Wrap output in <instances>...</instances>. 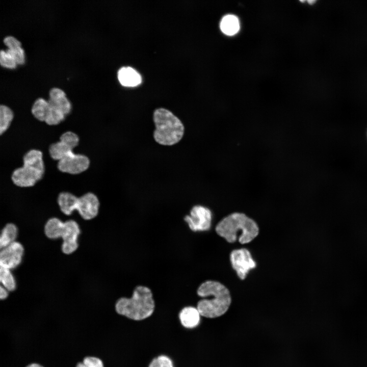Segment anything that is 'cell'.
Returning <instances> with one entry per match:
<instances>
[{"mask_svg":"<svg viewBox=\"0 0 367 367\" xmlns=\"http://www.w3.org/2000/svg\"><path fill=\"white\" fill-rule=\"evenodd\" d=\"M64 227V222L58 218L54 217L46 222L44 231L47 238L55 240L61 238Z\"/></svg>","mask_w":367,"mask_h":367,"instance_id":"obj_16","label":"cell"},{"mask_svg":"<svg viewBox=\"0 0 367 367\" xmlns=\"http://www.w3.org/2000/svg\"><path fill=\"white\" fill-rule=\"evenodd\" d=\"M48 152L52 159L58 161L74 153L71 148L60 141L51 144Z\"/></svg>","mask_w":367,"mask_h":367,"instance_id":"obj_17","label":"cell"},{"mask_svg":"<svg viewBox=\"0 0 367 367\" xmlns=\"http://www.w3.org/2000/svg\"><path fill=\"white\" fill-rule=\"evenodd\" d=\"M200 300L196 307L202 317L216 318L224 314L231 302L230 292L219 282L207 280L201 283L197 291Z\"/></svg>","mask_w":367,"mask_h":367,"instance_id":"obj_1","label":"cell"},{"mask_svg":"<svg viewBox=\"0 0 367 367\" xmlns=\"http://www.w3.org/2000/svg\"><path fill=\"white\" fill-rule=\"evenodd\" d=\"M220 26L221 31L228 36L234 35L240 30V22L238 17L231 14L222 18Z\"/></svg>","mask_w":367,"mask_h":367,"instance_id":"obj_18","label":"cell"},{"mask_svg":"<svg viewBox=\"0 0 367 367\" xmlns=\"http://www.w3.org/2000/svg\"><path fill=\"white\" fill-rule=\"evenodd\" d=\"M153 120L155 125L153 139L160 145H174L184 137L185 126L182 122L170 110L164 108L155 109Z\"/></svg>","mask_w":367,"mask_h":367,"instance_id":"obj_4","label":"cell"},{"mask_svg":"<svg viewBox=\"0 0 367 367\" xmlns=\"http://www.w3.org/2000/svg\"><path fill=\"white\" fill-rule=\"evenodd\" d=\"M8 291L2 285L0 286V299L2 300L6 299L9 296Z\"/></svg>","mask_w":367,"mask_h":367,"instance_id":"obj_30","label":"cell"},{"mask_svg":"<svg viewBox=\"0 0 367 367\" xmlns=\"http://www.w3.org/2000/svg\"><path fill=\"white\" fill-rule=\"evenodd\" d=\"M24 252L23 246L17 241L2 249L0 252L1 267L10 270L16 268L20 264Z\"/></svg>","mask_w":367,"mask_h":367,"instance_id":"obj_9","label":"cell"},{"mask_svg":"<svg viewBox=\"0 0 367 367\" xmlns=\"http://www.w3.org/2000/svg\"><path fill=\"white\" fill-rule=\"evenodd\" d=\"M25 367H44V366L40 363L34 362V363H30L27 364Z\"/></svg>","mask_w":367,"mask_h":367,"instance_id":"obj_31","label":"cell"},{"mask_svg":"<svg viewBox=\"0 0 367 367\" xmlns=\"http://www.w3.org/2000/svg\"><path fill=\"white\" fill-rule=\"evenodd\" d=\"M45 173V169L35 166L23 165L15 169L11 175L13 183L20 188H30L42 179Z\"/></svg>","mask_w":367,"mask_h":367,"instance_id":"obj_5","label":"cell"},{"mask_svg":"<svg viewBox=\"0 0 367 367\" xmlns=\"http://www.w3.org/2000/svg\"><path fill=\"white\" fill-rule=\"evenodd\" d=\"M100 202L97 196L88 192L78 197L77 211L81 217L85 220H90L98 215Z\"/></svg>","mask_w":367,"mask_h":367,"instance_id":"obj_10","label":"cell"},{"mask_svg":"<svg viewBox=\"0 0 367 367\" xmlns=\"http://www.w3.org/2000/svg\"><path fill=\"white\" fill-rule=\"evenodd\" d=\"M13 116V111L9 107L4 104L0 106V134L1 135L9 127Z\"/></svg>","mask_w":367,"mask_h":367,"instance_id":"obj_21","label":"cell"},{"mask_svg":"<svg viewBox=\"0 0 367 367\" xmlns=\"http://www.w3.org/2000/svg\"><path fill=\"white\" fill-rule=\"evenodd\" d=\"M48 103L49 109L44 122L50 126L58 125L64 120L65 115L57 108Z\"/></svg>","mask_w":367,"mask_h":367,"instance_id":"obj_23","label":"cell"},{"mask_svg":"<svg viewBox=\"0 0 367 367\" xmlns=\"http://www.w3.org/2000/svg\"><path fill=\"white\" fill-rule=\"evenodd\" d=\"M78 202V197L67 192H61L57 198L61 211L67 216L71 215L74 211H77Z\"/></svg>","mask_w":367,"mask_h":367,"instance_id":"obj_14","label":"cell"},{"mask_svg":"<svg viewBox=\"0 0 367 367\" xmlns=\"http://www.w3.org/2000/svg\"><path fill=\"white\" fill-rule=\"evenodd\" d=\"M118 78L121 85L133 87L140 84L142 81L140 74L130 66H123L118 71Z\"/></svg>","mask_w":367,"mask_h":367,"instance_id":"obj_13","label":"cell"},{"mask_svg":"<svg viewBox=\"0 0 367 367\" xmlns=\"http://www.w3.org/2000/svg\"><path fill=\"white\" fill-rule=\"evenodd\" d=\"M48 102L57 108L66 116L71 110V104L66 97L65 93L60 88L54 87L49 92Z\"/></svg>","mask_w":367,"mask_h":367,"instance_id":"obj_12","label":"cell"},{"mask_svg":"<svg viewBox=\"0 0 367 367\" xmlns=\"http://www.w3.org/2000/svg\"><path fill=\"white\" fill-rule=\"evenodd\" d=\"M147 367H174V365L171 358L162 354L153 358Z\"/></svg>","mask_w":367,"mask_h":367,"instance_id":"obj_25","label":"cell"},{"mask_svg":"<svg viewBox=\"0 0 367 367\" xmlns=\"http://www.w3.org/2000/svg\"><path fill=\"white\" fill-rule=\"evenodd\" d=\"M0 63L2 66L9 68H14L17 65L12 57L4 49L0 52Z\"/></svg>","mask_w":367,"mask_h":367,"instance_id":"obj_27","label":"cell"},{"mask_svg":"<svg viewBox=\"0 0 367 367\" xmlns=\"http://www.w3.org/2000/svg\"><path fill=\"white\" fill-rule=\"evenodd\" d=\"M10 270L1 267L0 282L2 285L9 292H13L16 290V282Z\"/></svg>","mask_w":367,"mask_h":367,"instance_id":"obj_22","label":"cell"},{"mask_svg":"<svg viewBox=\"0 0 367 367\" xmlns=\"http://www.w3.org/2000/svg\"><path fill=\"white\" fill-rule=\"evenodd\" d=\"M201 315L197 307H184L179 312L178 319L181 325L187 329L197 327L200 322Z\"/></svg>","mask_w":367,"mask_h":367,"instance_id":"obj_11","label":"cell"},{"mask_svg":"<svg viewBox=\"0 0 367 367\" xmlns=\"http://www.w3.org/2000/svg\"><path fill=\"white\" fill-rule=\"evenodd\" d=\"M81 233L80 226L77 223L73 220L64 222V227L62 235L63 243L78 244L77 239Z\"/></svg>","mask_w":367,"mask_h":367,"instance_id":"obj_15","label":"cell"},{"mask_svg":"<svg viewBox=\"0 0 367 367\" xmlns=\"http://www.w3.org/2000/svg\"><path fill=\"white\" fill-rule=\"evenodd\" d=\"M48 109V101L43 98H38L34 102L31 112L36 119L40 121L44 122Z\"/></svg>","mask_w":367,"mask_h":367,"instance_id":"obj_20","label":"cell"},{"mask_svg":"<svg viewBox=\"0 0 367 367\" xmlns=\"http://www.w3.org/2000/svg\"><path fill=\"white\" fill-rule=\"evenodd\" d=\"M215 230L228 243H234L238 239L242 244L250 242L259 233L256 223L245 214L238 212L224 218L218 223Z\"/></svg>","mask_w":367,"mask_h":367,"instance_id":"obj_3","label":"cell"},{"mask_svg":"<svg viewBox=\"0 0 367 367\" xmlns=\"http://www.w3.org/2000/svg\"><path fill=\"white\" fill-rule=\"evenodd\" d=\"M308 2L311 4V3H313L315 2L314 1H308Z\"/></svg>","mask_w":367,"mask_h":367,"instance_id":"obj_32","label":"cell"},{"mask_svg":"<svg viewBox=\"0 0 367 367\" xmlns=\"http://www.w3.org/2000/svg\"><path fill=\"white\" fill-rule=\"evenodd\" d=\"M18 235V228L13 223H8L3 228L0 237L1 249L15 241Z\"/></svg>","mask_w":367,"mask_h":367,"instance_id":"obj_19","label":"cell"},{"mask_svg":"<svg viewBox=\"0 0 367 367\" xmlns=\"http://www.w3.org/2000/svg\"><path fill=\"white\" fill-rule=\"evenodd\" d=\"M6 51L9 54L18 64H22L24 62V51L21 46L12 48H7Z\"/></svg>","mask_w":367,"mask_h":367,"instance_id":"obj_28","label":"cell"},{"mask_svg":"<svg viewBox=\"0 0 367 367\" xmlns=\"http://www.w3.org/2000/svg\"><path fill=\"white\" fill-rule=\"evenodd\" d=\"M115 309L119 315L133 321L140 322L150 318L155 310V301L151 290L147 286H137L131 297L118 299Z\"/></svg>","mask_w":367,"mask_h":367,"instance_id":"obj_2","label":"cell"},{"mask_svg":"<svg viewBox=\"0 0 367 367\" xmlns=\"http://www.w3.org/2000/svg\"><path fill=\"white\" fill-rule=\"evenodd\" d=\"M230 259L232 267L242 280L244 279L249 271L256 266L250 252L246 248L233 250L230 253Z\"/></svg>","mask_w":367,"mask_h":367,"instance_id":"obj_7","label":"cell"},{"mask_svg":"<svg viewBox=\"0 0 367 367\" xmlns=\"http://www.w3.org/2000/svg\"><path fill=\"white\" fill-rule=\"evenodd\" d=\"M4 42L9 49H12L21 46L20 42L12 36H6L4 39Z\"/></svg>","mask_w":367,"mask_h":367,"instance_id":"obj_29","label":"cell"},{"mask_svg":"<svg viewBox=\"0 0 367 367\" xmlns=\"http://www.w3.org/2000/svg\"><path fill=\"white\" fill-rule=\"evenodd\" d=\"M59 140L72 150L77 146L80 141L78 136L71 131L63 133L60 136Z\"/></svg>","mask_w":367,"mask_h":367,"instance_id":"obj_24","label":"cell"},{"mask_svg":"<svg viewBox=\"0 0 367 367\" xmlns=\"http://www.w3.org/2000/svg\"><path fill=\"white\" fill-rule=\"evenodd\" d=\"M184 219L192 231H207L211 226L212 213L207 207L195 205L192 207L190 215H186Z\"/></svg>","mask_w":367,"mask_h":367,"instance_id":"obj_6","label":"cell"},{"mask_svg":"<svg viewBox=\"0 0 367 367\" xmlns=\"http://www.w3.org/2000/svg\"><path fill=\"white\" fill-rule=\"evenodd\" d=\"M89 158L84 154L74 153L58 161V169L71 175H77L86 171L89 167Z\"/></svg>","mask_w":367,"mask_h":367,"instance_id":"obj_8","label":"cell"},{"mask_svg":"<svg viewBox=\"0 0 367 367\" xmlns=\"http://www.w3.org/2000/svg\"><path fill=\"white\" fill-rule=\"evenodd\" d=\"M75 367H104L102 360L94 356L85 357L82 361L76 364Z\"/></svg>","mask_w":367,"mask_h":367,"instance_id":"obj_26","label":"cell"}]
</instances>
